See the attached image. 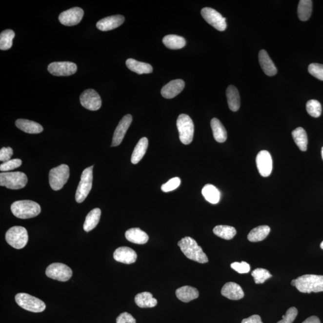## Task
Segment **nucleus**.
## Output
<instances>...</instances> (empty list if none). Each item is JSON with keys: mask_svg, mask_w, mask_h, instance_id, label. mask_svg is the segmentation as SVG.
<instances>
[{"mask_svg": "<svg viewBox=\"0 0 323 323\" xmlns=\"http://www.w3.org/2000/svg\"><path fill=\"white\" fill-rule=\"evenodd\" d=\"M178 245L184 255L190 260L200 263H205L208 262L207 256L193 238L184 237L180 241Z\"/></svg>", "mask_w": 323, "mask_h": 323, "instance_id": "nucleus-1", "label": "nucleus"}, {"mask_svg": "<svg viewBox=\"0 0 323 323\" xmlns=\"http://www.w3.org/2000/svg\"><path fill=\"white\" fill-rule=\"evenodd\" d=\"M13 215L21 219L35 218L41 213L39 203L30 200L18 201L11 205Z\"/></svg>", "mask_w": 323, "mask_h": 323, "instance_id": "nucleus-2", "label": "nucleus"}, {"mask_svg": "<svg viewBox=\"0 0 323 323\" xmlns=\"http://www.w3.org/2000/svg\"><path fill=\"white\" fill-rule=\"evenodd\" d=\"M296 280L295 287L301 293L323 292V275H304Z\"/></svg>", "mask_w": 323, "mask_h": 323, "instance_id": "nucleus-3", "label": "nucleus"}, {"mask_svg": "<svg viewBox=\"0 0 323 323\" xmlns=\"http://www.w3.org/2000/svg\"><path fill=\"white\" fill-rule=\"evenodd\" d=\"M28 178L22 172H4L0 174V186L7 189H22L27 184Z\"/></svg>", "mask_w": 323, "mask_h": 323, "instance_id": "nucleus-4", "label": "nucleus"}, {"mask_svg": "<svg viewBox=\"0 0 323 323\" xmlns=\"http://www.w3.org/2000/svg\"><path fill=\"white\" fill-rule=\"evenodd\" d=\"M177 126L179 138L184 144H189L193 141L194 136V124L192 119L186 114H182L177 121Z\"/></svg>", "mask_w": 323, "mask_h": 323, "instance_id": "nucleus-5", "label": "nucleus"}, {"mask_svg": "<svg viewBox=\"0 0 323 323\" xmlns=\"http://www.w3.org/2000/svg\"><path fill=\"white\" fill-rule=\"evenodd\" d=\"M15 301L21 308L32 312H41L46 308L44 302L27 293L17 294Z\"/></svg>", "mask_w": 323, "mask_h": 323, "instance_id": "nucleus-6", "label": "nucleus"}, {"mask_svg": "<svg viewBox=\"0 0 323 323\" xmlns=\"http://www.w3.org/2000/svg\"><path fill=\"white\" fill-rule=\"evenodd\" d=\"M93 168L94 166H90L84 169L81 174V182L76 193L77 202H83L91 191L93 181Z\"/></svg>", "mask_w": 323, "mask_h": 323, "instance_id": "nucleus-7", "label": "nucleus"}, {"mask_svg": "<svg viewBox=\"0 0 323 323\" xmlns=\"http://www.w3.org/2000/svg\"><path fill=\"white\" fill-rule=\"evenodd\" d=\"M69 177H70V168L68 165L62 164L50 171V186L55 191L60 190L67 183Z\"/></svg>", "mask_w": 323, "mask_h": 323, "instance_id": "nucleus-8", "label": "nucleus"}, {"mask_svg": "<svg viewBox=\"0 0 323 323\" xmlns=\"http://www.w3.org/2000/svg\"><path fill=\"white\" fill-rule=\"evenodd\" d=\"M6 240L13 248H23L27 244L28 241L27 230L22 226H13L7 230Z\"/></svg>", "mask_w": 323, "mask_h": 323, "instance_id": "nucleus-9", "label": "nucleus"}, {"mask_svg": "<svg viewBox=\"0 0 323 323\" xmlns=\"http://www.w3.org/2000/svg\"><path fill=\"white\" fill-rule=\"evenodd\" d=\"M46 274L50 279L65 282L72 277L73 271L65 264L54 263L47 267Z\"/></svg>", "mask_w": 323, "mask_h": 323, "instance_id": "nucleus-10", "label": "nucleus"}, {"mask_svg": "<svg viewBox=\"0 0 323 323\" xmlns=\"http://www.w3.org/2000/svg\"><path fill=\"white\" fill-rule=\"evenodd\" d=\"M201 15L209 24L220 31L226 30L227 24L226 18L222 17L221 13L210 7H205L201 10Z\"/></svg>", "mask_w": 323, "mask_h": 323, "instance_id": "nucleus-11", "label": "nucleus"}, {"mask_svg": "<svg viewBox=\"0 0 323 323\" xmlns=\"http://www.w3.org/2000/svg\"><path fill=\"white\" fill-rule=\"evenodd\" d=\"M80 101L81 105L89 110H99L102 105V101L100 95L95 90L92 89H88L84 91L81 95Z\"/></svg>", "mask_w": 323, "mask_h": 323, "instance_id": "nucleus-12", "label": "nucleus"}, {"mask_svg": "<svg viewBox=\"0 0 323 323\" xmlns=\"http://www.w3.org/2000/svg\"><path fill=\"white\" fill-rule=\"evenodd\" d=\"M47 70L55 76H69L76 73L78 67L76 63L71 62H55L50 63Z\"/></svg>", "mask_w": 323, "mask_h": 323, "instance_id": "nucleus-13", "label": "nucleus"}, {"mask_svg": "<svg viewBox=\"0 0 323 323\" xmlns=\"http://www.w3.org/2000/svg\"><path fill=\"white\" fill-rule=\"evenodd\" d=\"M84 16V11L80 7H73L61 13L59 20L62 25L74 26L81 22Z\"/></svg>", "mask_w": 323, "mask_h": 323, "instance_id": "nucleus-14", "label": "nucleus"}, {"mask_svg": "<svg viewBox=\"0 0 323 323\" xmlns=\"http://www.w3.org/2000/svg\"><path fill=\"white\" fill-rule=\"evenodd\" d=\"M257 167L262 177H266L271 175L272 171V160L271 154L266 150H262L257 155Z\"/></svg>", "mask_w": 323, "mask_h": 323, "instance_id": "nucleus-15", "label": "nucleus"}, {"mask_svg": "<svg viewBox=\"0 0 323 323\" xmlns=\"http://www.w3.org/2000/svg\"><path fill=\"white\" fill-rule=\"evenodd\" d=\"M132 121V116L131 115H125L121 119L113 135L112 147L118 146L121 144Z\"/></svg>", "mask_w": 323, "mask_h": 323, "instance_id": "nucleus-16", "label": "nucleus"}, {"mask_svg": "<svg viewBox=\"0 0 323 323\" xmlns=\"http://www.w3.org/2000/svg\"><path fill=\"white\" fill-rule=\"evenodd\" d=\"M184 86V81L182 79L172 81L162 87L161 94L166 99H172L181 94Z\"/></svg>", "mask_w": 323, "mask_h": 323, "instance_id": "nucleus-17", "label": "nucleus"}, {"mask_svg": "<svg viewBox=\"0 0 323 323\" xmlns=\"http://www.w3.org/2000/svg\"><path fill=\"white\" fill-rule=\"evenodd\" d=\"M115 260L124 264H132L136 262L137 255L134 250L127 247H119L115 250L113 254Z\"/></svg>", "mask_w": 323, "mask_h": 323, "instance_id": "nucleus-18", "label": "nucleus"}, {"mask_svg": "<svg viewBox=\"0 0 323 323\" xmlns=\"http://www.w3.org/2000/svg\"><path fill=\"white\" fill-rule=\"evenodd\" d=\"M124 18L121 15L111 16L99 21L97 23V27L102 31H108L117 28L122 25Z\"/></svg>", "mask_w": 323, "mask_h": 323, "instance_id": "nucleus-19", "label": "nucleus"}, {"mask_svg": "<svg viewBox=\"0 0 323 323\" xmlns=\"http://www.w3.org/2000/svg\"><path fill=\"white\" fill-rule=\"evenodd\" d=\"M222 295L230 300L237 301L244 296V293L240 285L234 282L227 283L221 291Z\"/></svg>", "mask_w": 323, "mask_h": 323, "instance_id": "nucleus-20", "label": "nucleus"}, {"mask_svg": "<svg viewBox=\"0 0 323 323\" xmlns=\"http://www.w3.org/2000/svg\"><path fill=\"white\" fill-rule=\"evenodd\" d=\"M259 63L264 71L268 76H274L277 73V69L265 50H261L259 54Z\"/></svg>", "mask_w": 323, "mask_h": 323, "instance_id": "nucleus-21", "label": "nucleus"}, {"mask_svg": "<svg viewBox=\"0 0 323 323\" xmlns=\"http://www.w3.org/2000/svg\"><path fill=\"white\" fill-rule=\"evenodd\" d=\"M16 126L21 131L28 134H39L43 131V126L35 121L27 119H18L15 122Z\"/></svg>", "mask_w": 323, "mask_h": 323, "instance_id": "nucleus-22", "label": "nucleus"}, {"mask_svg": "<svg viewBox=\"0 0 323 323\" xmlns=\"http://www.w3.org/2000/svg\"><path fill=\"white\" fill-rule=\"evenodd\" d=\"M176 293L179 300L186 303L197 299L200 295L197 288L188 285L178 288Z\"/></svg>", "mask_w": 323, "mask_h": 323, "instance_id": "nucleus-23", "label": "nucleus"}, {"mask_svg": "<svg viewBox=\"0 0 323 323\" xmlns=\"http://www.w3.org/2000/svg\"><path fill=\"white\" fill-rule=\"evenodd\" d=\"M127 240L137 244H144L149 240V236L140 228H131L125 233Z\"/></svg>", "mask_w": 323, "mask_h": 323, "instance_id": "nucleus-24", "label": "nucleus"}, {"mask_svg": "<svg viewBox=\"0 0 323 323\" xmlns=\"http://www.w3.org/2000/svg\"><path fill=\"white\" fill-rule=\"evenodd\" d=\"M126 65L129 70L139 75L149 74L153 71V67L149 63L139 62L131 58L126 60Z\"/></svg>", "mask_w": 323, "mask_h": 323, "instance_id": "nucleus-25", "label": "nucleus"}, {"mask_svg": "<svg viewBox=\"0 0 323 323\" xmlns=\"http://www.w3.org/2000/svg\"><path fill=\"white\" fill-rule=\"evenodd\" d=\"M226 97L229 107L232 112H237L240 107V96L237 87L230 85L226 90Z\"/></svg>", "mask_w": 323, "mask_h": 323, "instance_id": "nucleus-26", "label": "nucleus"}, {"mask_svg": "<svg viewBox=\"0 0 323 323\" xmlns=\"http://www.w3.org/2000/svg\"><path fill=\"white\" fill-rule=\"evenodd\" d=\"M211 126L214 139L216 141L224 142L226 141L227 135L226 129L219 119L217 118L212 119Z\"/></svg>", "mask_w": 323, "mask_h": 323, "instance_id": "nucleus-27", "label": "nucleus"}, {"mask_svg": "<svg viewBox=\"0 0 323 323\" xmlns=\"http://www.w3.org/2000/svg\"><path fill=\"white\" fill-rule=\"evenodd\" d=\"M148 145H149V141L146 137H143L140 139L132 153L131 157L132 163L137 164L142 160L147 152Z\"/></svg>", "mask_w": 323, "mask_h": 323, "instance_id": "nucleus-28", "label": "nucleus"}, {"mask_svg": "<svg viewBox=\"0 0 323 323\" xmlns=\"http://www.w3.org/2000/svg\"><path fill=\"white\" fill-rule=\"evenodd\" d=\"M135 302L137 306L142 308H153L158 304V301L153 297L152 293L145 292L136 295Z\"/></svg>", "mask_w": 323, "mask_h": 323, "instance_id": "nucleus-29", "label": "nucleus"}, {"mask_svg": "<svg viewBox=\"0 0 323 323\" xmlns=\"http://www.w3.org/2000/svg\"><path fill=\"white\" fill-rule=\"evenodd\" d=\"M101 211L100 208H95L87 214L83 224L84 231L88 232L93 230L99 224Z\"/></svg>", "mask_w": 323, "mask_h": 323, "instance_id": "nucleus-30", "label": "nucleus"}, {"mask_svg": "<svg viewBox=\"0 0 323 323\" xmlns=\"http://www.w3.org/2000/svg\"><path fill=\"white\" fill-rule=\"evenodd\" d=\"M270 231L271 229L266 225L255 227L249 233L248 240L254 242H262L268 236Z\"/></svg>", "mask_w": 323, "mask_h": 323, "instance_id": "nucleus-31", "label": "nucleus"}, {"mask_svg": "<svg viewBox=\"0 0 323 323\" xmlns=\"http://www.w3.org/2000/svg\"><path fill=\"white\" fill-rule=\"evenodd\" d=\"M292 134L294 141L298 145L299 149L303 152H305L308 142L305 130L302 127H299L293 131Z\"/></svg>", "mask_w": 323, "mask_h": 323, "instance_id": "nucleus-32", "label": "nucleus"}, {"mask_svg": "<svg viewBox=\"0 0 323 323\" xmlns=\"http://www.w3.org/2000/svg\"><path fill=\"white\" fill-rule=\"evenodd\" d=\"M163 43L166 47L172 50L181 49L186 44V40L181 36L168 35L164 37Z\"/></svg>", "mask_w": 323, "mask_h": 323, "instance_id": "nucleus-33", "label": "nucleus"}, {"mask_svg": "<svg viewBox=\"0 0 323 323\" xmlns=\"http://www.w3.org/2000/svg\"><path fill=\"white\" fill-rule=\"evenodd\" d=\"M202 193L205 200L208 202L213 203V204H216L220 201L221 193H220L219 190L215 186H213V185L210 184H206L203 187Z\"/></svg>", "mask_w": 323, "mask_h": 323, "instance_id": "nucleus-34", "label": "nucleus"}, {"mask_svg": "<svg viewBox=\"0 0 323 323\" xmlns=\"http://www.w3.org/2000/svg\"><path fill=\"white\" fill-rule=\"evenodd\" d=\"M312 10V1L310 0H301L298 7L299 20L306 21L310 18Z\"/></svg>", "mask_w": 323, "mask_h": 323, "instance_id": "nucleus-35", "label": "nucleus"}, {"mask_svg": "<svg viewBox=\"0 0 323 323\" xmlns=\"http://www.w3.org/2000/svg\"><path fill=\"white\" fill-rule=\"evenodd\" d=\"M214 234L220 238L226 240L232 239L237 234V230L235 227L226 226V225H219L213 229Z\"/></svg>", "mask_w": 323, "mask_h": 323, "instance_id": "nucleus-36", "label": "nucleus"}, {"mask_svg": "<svg viewBox=\"0 0 323 323\" xmlns=\"http://www.w3.org/2000/svg\"><path fill=\"white\" fill-rule=\"evenodd\" d=\"M15 36V34L13 30H6L1 32L0 34V49L7 50L11 48Z\"/></svg>", "mask_w": 323, "mask_h": 323, "instance_id": "nucleus-37", "label": "nucleus"}, {"mask_svg": "<svg viewBox=\"0 0 323 323\" xmlns=\"http://www.w3.org/2000/svg\"><path fill=\"white\" fill-rule=\"evenodd\" d=\"M306 110L309 115L313 118H319L322 114V105L316 100H309L306 103Z\"/></svg>", "mask_w": 323, "mask_h": 323, "instance_id": "nucleus-38", "label": "nucleus"}, {"mask_svg": "<svg viewBox=\"0 0 323 323\" xmlns=\"http://www.w3.org/2000/svg\"><path fill=\"white\" fill-rule=\"evenodd\" d=\"M256 284H263L265 281L270 279L272 275L267 270L263 268H258L254 270L251 273Z\"/></svg>", "mask_w": 323, "mask_h": 323, "instance_id": "nucleus-39", "label": "nucleus"}, {"mask_svg": "<svg viewBox=\"0 0 323 323\" xmlns=\"http://www.w3.org/2000/svg\"><path fill=\"white\" fill-rule=\"evenodd\" d=\"M22 162L20 159H14V160H11L2 163L0 165V171L4 173V172L13 170V169L19 168L22 165Z\"/></svg>", "mask_w": 323, "mask_h": 323, "instance_id": "nucleus-40", "label": "nucleus"}, {"mask_svg": "<svg viewBox=\"0 0 323 323\" xmlns=\"http://www.w3.org/2000/svg\"><path fill=\"white\" fill-rule=\"evenodd\" d=\"M309 73L315 78L323 81V65L320 63H311L308 67Z\"/></svg>", "mask_w": 323, "mask_h": 323, "instance_id": "nucleus-41", "label": "nucleus"}, {"mask_svg": "<svg viewBox=\"0 0 323 323\" xmlns=\"http://www.w3.org/2000/svg\"><path fill=\"white\" fill-rule=\"evenodd\" d=\"M181 180L179 177H174V178L169 180V181L163 184L161 187V189L164 192H169L173 191L176 189L181 185Z\"/></svg>", "mask_w": 323, "mask_h": 323, "instance_id": "nucleus-42", "label": "nucleus"}, {"mask_svg": "<svg viewBox=\"0 0 323 323\" xmlns=\"http://www.w3.org/2000/svg\"><path fill=\"white\" fill-rule=\"evenodd\" d=\"M298 314V309L295 307H291L286 311L284 316H283V319L277 323H293Z\"/></svg>", "mask_w": 323, "mask_h": 323, "instance_id": "nucleus-43", "label": "nucleus"}, {"mask_svg": "<svg viewBox=\"0 0 323 323\" xmlns=\"http://www.w3.org/2000/svg\"><path fill=\"white\" fill-rule=\"evenodd\" d=\"M232 268L240 274L248 273L250 271V266L247 262H234L230 264Z\"/></svg>", "mask_w": 323, "mask_h": 323, "instance_id": "nucleus-44", "label": "nucleus"}, {"mask_svg": "<svg viewBox=\"0 0 323 323\" xmlns=\"http://www.w3.org/2000/svg\"><path fill=\"white\" fill-rule=\"evenodd\" d=\"M13 154V149L11 147H2L0 150V161L6 162L11 159Z\"/></svg>", "mask_w": 323, "mask_h": 323, "instance_id": "nucleus-45", "label": "nucleus"}, {"mask_svg": "<svg viewBox=\"0 0 323 323\" xmlns=\"http://www.w3.org/2000/svg\"><path fill=\"white\" fill-rule=\"evenodd\" d=\"M116 323H136V320L128 312H123L116 319Z\"/></svg>", "mask_w": 323, "mask_h": 323, "instance_id": "nucleus-46", "label": "nucleus"}, {"mask_svg": "<svg viewBox=\"0 0 323 323\" xmlns=\"http://www.w3.org/2000/svg\"><path fill=\"white\" fill-rule=\"evenodd\" d=\"M242 323H263L261 317L258 315H253L247 319L242 320Z\"/></svg>", "mask_w": 323, "mask_h": 323, "instance_id": "nucleus-47", "label": "nucleus"}, {"mask_svg": "<svg viewBox=\"0 0 323 323\" xmlns=\"http://www.w3.org/2000/svg\"><path fill=\"white\" fill-rule=\"evenodd\" d=\"M303 323H321V322L317 317L312 316L304 320Z\"/></svg>", "mask_w": 323, "mask_h": 323, "instance_id": "nucleus-48", "label": "nucleus"}, {"mask_svg": "<svg viewBox=\"0 0 323 323\" xmlns=\"http://www.w3.org/2000/svg\"><path fill=\"white\" fill-rule=\"evenodd\" d=\"M296 280H293L292 281V282H291V284H292L293 286H296Z\"/></svg>", "mask_w": 323, "mask_h": 323, "instance_id": "nucleus-49", "label": "nucleus"}, {"mask_svg": "<svg viewBox=\"0 0 323 323\" xmlns=\"http://www.w3.org/2000/svg\"><path fill=\"white\" fill-rule=\"evenodd\" d=\"M320 247H321L323 250V242L321 243V244H320Z\"/></svg>", "mask_w": 323, "mask_h": 323, "instance_id": "nucleus-50", "label": "nucleus"}, {"mask_svg": "<svg viewBox=\"0 0 323 323\" xmlns=\"http://www.w3.org/2000/svg\"><path fill=\"white\" fill-rule=\"evenodd\" d=\"M322 158H323V147L322 148Z\"/></svg>", "mask_w": 323, "mask_h": 323, "instance_id": "nucleus-51", "label": "nucleus"}]
</instances>
